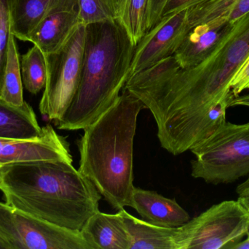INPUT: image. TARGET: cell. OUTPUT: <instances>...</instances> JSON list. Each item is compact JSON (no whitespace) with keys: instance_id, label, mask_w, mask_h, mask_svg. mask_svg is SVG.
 Wrapping results in <instances>:
<instances>
[{"instance_id":"obj_1","label":"cell","mask_w":249,"mask_h":249,"mask_svg":"<svg viewBox=\"0 0 249 249\" xmlns=\"http://www.w3.org/2000/svg\"><path fill=\"white\" fill-rule=\"evenodd\" d=\"M0 171L6 204L25 214L81 231L99 211L102 196L72 164H13Z\"/></svg>"},{"instance_id":"obj_2","label":"cell","mask_w":249,"mask_h":249,"mask_svg":"<svg viewBox=\"0 0 249 249\" xmlns=\"http://www.w3.org/2000/svg\"><path fill=\"white\" fill-rule=\"evenodd\" d=\"M143 102L124 88L119 99L85 128L79 171L117 211L132 208L133 141Z\"/></svg>"},{"instance_id":"obj_3","label":"cell","mask_w":249,"mask_h":249,"mask_svg":"<svg viewBox=\"0 0 249 249\" xmlns=\"http://www.w3.org/2000/svg\"><path fill=\"white\" fill-rule=\"evenodd\" d=\"M135 45L117 20L86 26L81 78L58 130H84L119 99L130 77Z\"/></svg>"},{"instance_id":"obj_4","label":"cell","mask_w":249,"mask_h":249,"mask_svg":"<svg viewBox=\"0 0 249 249\" xmlns=\"http://www.w3.org/2000/svg\"><path fill=\"white\" fill-rule=\"evenodd\" d=\"M249 56V13L210 57L194 67H180L162 81V89L184 109L208 111L231 92L230 83Z\"/></svg>"},{"instance_id":"obj_5","label":"cell","mask_w":249,"mask_h":249,"mask_svg":"<svg viewBox=\"0 0 249 249\" xmlns=\"http://www.w3.org/2000/svg\"><path fill=\"white\" fill-rule=\"evenodd\" d=\"M191 175L208 184H231L249 174V121H225L212 135L190 150Z\"/></svg>"},{"instance_id":"obj_6","label":"cell","mask_w":249,"mask_h":249,"mask_svg":"<svg viewBox=\"0 0 249 249\" xmlns=\"http://www.w3.org/2000/svg\"><path fill=\"white\" fill-rule=\"evenodd\" d=\"M249 237V211L239 200L213 205L177 228L175 249H234Z\"/></svg>"},{"instance_id":"obj_7","label":"cell","mask_w":249,"mask_h":249,"mask_svg":"<svg viewBox=\"0 0 249 249\" xmlns=\"http://www.w3.org/2000/svg\"><path fill=\"white\" fill-rule=\"evenodd\" d=\"M85 39L86 26L80 24L61 49L46 56L47 81L39 109L54 124L62 118L78 89Z\"/></svg>"},{"instance_id":"obj_8","label":"cell","mask_w":249,"mask_h":249,"mask_svg":"<svg viewBox=\"0 0 249 249\" xmlns=\"http://www.w3.org/2000/svg\"><path fill=\"white\" fill-rule=\"evenodd\" d=\"M187 29V9L162 16L135 47L130 77L174 55Z\"/></svg>"},{"instance_id":"obj_9","label":"cell","mask_w":249,"mask_h":249,"mask_svg":"<svg viewBox=\"0 0 249 249\" xmlns=\"http://www.w3.org/2000/svg\"><path fill=\"white\" fill-rule=\"evenodd\" d=\"M39 162L73 164L68 142L51 124L42 127L36 136L30 138L10 139L0 154V167Z\"/></svg>"},{"instance_id":"obj_10","label":"cell","mask_w":249,"mask_h":249,"mask_svg":"<svg viewBox=\"0 0 249 249\" xmlns=\"http://www.w3.org/2000/svg\"><path fill=\"white\" fill-rule=\"evenodd\" d=\"M18 249H91L80 231L36 219L13 209Z\"/></svg>"},{"instance_id":"obj_11","label":"cell","mask_w":249,"mask_h":249,"mask_svg":"<svg viewBox=\"0 0 249 249\" xmlns=\"http://www.w3.org/2000/svg\"><path fill=\"white\" fill-rule=\"evenodd\" d=\"M235 24L223 20L190 23L174 57L180 67L190 68L210 57L226 40Z\"/></svg>"},{"instance_id":"obj_12","label":"cell","mask_w":249,"mask_h":249,"mask_svg":"<svg viewBox=\"0 0 249 249\" xmlns=\"http://www.w3.org/2000/svg\"><path fill=\"white\" fill-rule=\"evenodd\" d=\"M81 23L78 5L58 7L48 13L34 29L28 42L39 47L45 56L61 49Z\"/></svg>"},{"instance_id":"obj_13","label":"cell","mask_w":249,"mask_h":249,"mask_svg":"<svg viewBox=\"0 0 249 249\" xmlns=\"http://www.w3.org/2000/svg\"><path fill=\"white\" fill-rule=\"evenodd\" d=\"M132 209L149 223L162 228H179L190 219L189 213L176 201L156 192L134 187Z\"/></svg>"},{"instance_id":"obj_14","label":"cell","mask_w":249,"mask_h":249,"mask_svg":"<svg viewBox=\"0 0 249 249\" xmlns=\"http://www.w3.org/2000/svg\"><path fill=\"white\" fill-rule=\"evenodd\" d=\"M91 249H130V241L121 211H100L90 216L80 231Z\"/></svg>"},{"instance_id":"obj_15","label":"cell","mask_w":249,"mask_h":249,"mask_svg":"<svg viewBox=\"0 0 249 249\" xmlns=\"http://www.w3.org/2000/svg\"><path fill=\"white\" fill-rule=\"evenodd\" d=\"M67 5H78V0H11L12 34L28 42L32 31L48 13Z\"/></svg>"},{"instance_id":"obj_16","label":"cell","mask_w":249,"mask_h":249,"mask_svg":"<svg viewBox=\"0 0 249 249\" xmlns=\"http://www.w3.org/2000/svg\"><path fill=\"white\" fill-rule=\"evenodd\" d=\"M130 238V249H175L174 237L177 228H162L138 219L121 210Z\"/></svg>"},{"instance_id":"obj_17","label":"cell","mask_w":249,"mask_h":249,"mask_svg":"<svg viewBox=\"0 0 249 249\" xmlns=\"http://www.w3.org/2000/svg\"><path fill=\"white\" fill-rule=\"evenodd\" d=\"M41 128L33 108L28 102L17 107L0 99V138H30L36 136Z\"/></svg>"},{"instance_id":"obj_18","label":"cell","mask_w":249,"mask_h":249,"mask_svg":"<svg viewBox=\"0 0 249 249\" xmlns=\"http://www.w3.org/2000/svg\"><path fill=\"white\" fill-rule=\"evenodd\" d=\"M249 13V0H203L187 9V22L223 20L235 24Z\"/></svg>"},{"instance_id":"obj_19","label":"cell","mask_w":249,"mask_h":249,"mask_svg":"<svg viewBox=\"0 0 249 249\" xmlns=\"http://www.w3.org/2000/svg\"><path fill=\"white\" fill-rule=\"evenodd\" d=\"M23 86L16 37L12 34L9 40L0 99L13 106H21L26 102L23 99Z\"/></svg>"},{"instance_id":"obj_20","label":"cell","mask_w":249,"mask_h":249,"mask_svg":"<svg viewBox=\"0 0 249 249\" xmlns=\"http://www.w3.org/2000/svg\"><path fill=\"white\" fill-rule=\"evenodd\" d=\"M22 82L25 89L32 95H37L44 89L47 81L46 56L34 45L24 55L20 62Z\"/></svg>"},{"instance_id":"obj_21","label":"cell","mask_w":249,"mask_h":249,"mask_svg":"<svg viewBox=\"0 0 249 249\" xmlns=\"http://www.w3.org/2000/svg\"><path fill=\"white\" fill-rule=\"evenodd\" d=\"M149 5V0H124L118 21L135 46L148 31Z\"/></svg>"},{"instance_id":"obj_22","label":"cell","mask_w":249,"mask_h":249,"mask_svg":"<svg viewBox=\"0 0 249 249\" xmlns=\"http://www.w3.org/2000/svg\"><path fill=\"white\" fill-rule=\"evenodd\" d=\"M124 0H78L82 24L118 21Z\"/></svg>"},{"instance_id":"obj_23","label":"cell","mask_w":249,"mask_h":249,"mask_svg":"<svg viewBox=\"0 0 249 249\" xmlns=\"http://www.w3.org/2000/svg\"><path fill=\"white\" fill-rule=\"evenodd\" d=\"M10 3L11 0H0V91L7 61L9 40L12 35Z\"/></svg>"},{"instance_id":"obj_24","label":"cell","mask_w":249,"mask_h":249,"mask_svg":"<svg viewBox=\"0 0 249 249\" xmlns=\"http://www.w3.org/2000/svg\"><path fill=\"white\" fill-rule=\"evenodd\" d=\"M0 249H18L13 209L0 202Z\"/></svg>"},{"instance_id":"obj_25","label":"cell","mask_w":249,"mask_h":249,"mask_svg":"<svg viewBox=\"0 0 249 249\" xmlns=\"http://www.w3.org/2000/svg\"><path fill=\"white\" fill-rule=\"evenodd\" d=\"M230 88L235 96L249 89V56L232 77Z\"/></svg>"},{"instance_id":"obj_26","label":"cell","mask_w":249,"mask_h":249,"mask_svg":"<svg viewBox=\"0 0 249 249\" xmlns=\"http://www.w3.org/2000/svg\"><path fill=\"white\" fill-rule=\"evenodd\" d=\"M203 0H167L162 12V16L177 13L188 8Z\"/></svg>"},{"instance_id":"obj_27","label":"cell","mask_w":249,"mask_h":249,"mask_svg":"<svg viewBox=\"0 0 249 249\" xmlns=\"http://www.w3.org/2000/svg\"><path fill=\"white\" fill-rule=\"evenodd\" d=\"M166 1L167 0H149L148 30L159 21Z\"/></svg>"},{"instance_id":"obj_28","label":"cell","mask_w":249,"mask_h":249,"mask_svg":"<svg viewBox=\"0 0 249 249\" xmlns=\"http://www.w3.org/2000/svg\"><path fill=\"white\" fill-rule=\"evenodd\" d=\"M235 106H245L249 108V94L235 96L231 104V107Z\"/></svg>"},{"instance_id":"obj_29","label":"cell","mask_w":249,"mask_h":249,"mask_svg":"<svg viewBox=\"0 0 249 249\" xmlns=\"http://www.w3.org/2000/svg\"><path fill=\"white\" fill-rule=\"evenodd\" d=\"M236 193L238 196L249 193V174L247 180L237 187Z\"/></svg>"},{"instance_id":"obj_30","label":"cell","mask_w":249,"mask_h":249,"mask_svg":"<svg viewBox=\"0 0 249 249\" xmlns=\"http://www.w3.org/2000/svg\"><path fill=\"white\" fill-rule=\"evenodd\" d=\"M238 200L241 202V204L247 208V209H249V193L247 194H243V195H240L238 197Z\"/></svg>"},{"instance_id":"obj_31","label":"cell","mask_w":249,"mask_h":249,"mask_svg":"<svg viewBox=\"0 0 249 249\" xmlns=\"http://www.w3.org/2000/svg\"><path fill=\"white\" fill-rule=\"evenodd\" d=\"M234 249H249V237L247 239L244 240V241L235 246Z\"/></svg>"},{"instance_id":"obj_32","label":"cell","mask_w":249,"mask_h":249,"mask_svg":"<svg viewBox=\"0 0 249 249\" xmlns=\"http://www.w3.org/2000/svg\"><path fill=\"white\" fill-rule=\"evenodd\" d=\"M10 139L0 138V154H1V150H2L3 146Z\"/></svg>"},{"instance_id":"obj_33","label":"cell","mask_w":249,"mask_h":249,"mask_svg":"<svg viewBox=\"0 0 249 249\" xmlns=\"http://www.w3.org/2000/svg\"><path fill=\"white\" fill-rule=\"evenodd\" d=\"M3 185L4 184H3L2 177H1V171H0V191L3 188Z\"/></svg>"},{"instance_id":"obj_34","label":"cell","mask_w":249,"mask_h":249,"mask_svg":"<svg viewBox=\"0 0 249 249\" xmlns=\"http://www.w3.org/2000/svg\"></svg>"}]
</instances>
